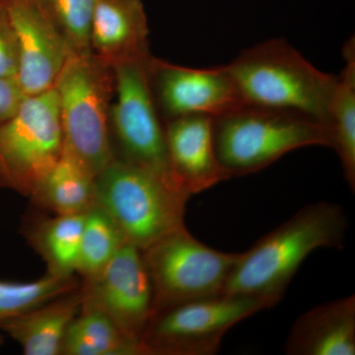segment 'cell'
<instances>
[{"label":"cell","mask_w":355,"mask_h":355,"mask_svg":"<svg viewBox=\"0 0 355 355\" xmlns=\"http://www.w3.org/2000/svg\"><path fill=\"white\" fill-rule=\"evenodd\" d=\"M347 229L340 205L329 202L306 205L243 252L224 293L277 304L311 253L322 248L343 249Z\"/></svg>","instance_id":"cell-1"},{"label":"cell","mask_w":355,"mask_h":355,"mask_svg":"<svg viewBox=\"0 0 355 355\" xmlns=\"http://www.w3.org/2000/svg\"><path fill=\"white\" fill-rule=\"evenodd\" d=\"M226 67L243 106L299 114L330 130L338 76L318 69L284 39L247 49Z\"/></svg>","instance_id":"cell-2"},{"label":"cell","mask_w":355,"mask_h":355,"mask_svg":"<svg viewBox=\"0 0 355 355\" xmlns=\"http://www.w3.org/2000/svg\"><path fill=\"white\" fill-rule=\"evenodd\" d=\"M114 67L90 53L72 55L58 76V97L64 148L97 177L116 159L111 135Z\"/></svg>","instance_id":"cell-3"},{"label":"cell","mask_w":355,"mask_h":355,"mask_svg":"<svg viewBox=\"0 0 355 355\" xmlns=\"http://www.w3.org/2000/svg\"><path fill=\"white\" fill-rule=\"evenodd\" d=\"M214 146L230 178L261 171L308 146L331 147L328 128L299 114L241 106L214 119Z\"/></svg>","instance_id":"cell-4"},{"label":"cell","mask_w":355,"mask_h":355,"mask_svg":"<svg viewBox=\"0 0 355 355\" xmlns=\"http://www.w3.org/2000/svg\"><path fill=\"white\" fill-rule=\"evenodd\" d=\"M189 198L154 173L118 158L96 177V205L141 251L186 226Z\"/></svg>","instance_id":"cell-5"},{"label":"cell","mask_w":355,"mask_h":355,"mask_svg":"<svg viewBox=\"0 0 355 355\" xmlns=\"http://www.w3.org/2000/svg\"><path fill=\"white\" fill-rule=\"evenodd\" d=\"M153 57L150 53L113 67L116 87L111 135L114 154L116 158L148 170L182 191L173 178L165 121L151 88Z\"/></svg>","instance_id":"cell-6"},{"label":"cell","mask_w":355,"mask_h":355,"mask_svg":"<svg viewBox=\"0 0 355 355\" xmlns=\"http://www.w3.org/2000/svg\"><path fill=\"white\" fill-rule=\"evenodd\" d=\"M241 254L212 249L186 226L146 248L142 254L153 284V316L176 305L223 294Z\"/></svg>","instance_id":"cell-7"},{"label":"cell","mask_w":355,"mask_h":355,"mask_svg":"<svg viewBox=\"0 0 355 355\" xmlns=\"http://www.w3.org/2000/svg\"><path fill=\"white\" fill-rule=\"evenodd\" d=\"M64 149L55 89L26 96L0 125V187L31 197Z\"/></svg>","instance_id":"cell-8"},{"label":"cell","mask_w":355,"mask_h":355,"mask_svg":"<svg viewBox=\"0 0 355 355\" xmlns=\"http://www.w3.org/2000/svg\"><path fill=\"white\" fill-rule=\"evenodd\" d=\"M272 307L263 299L219 294L156 313L142 336L146 355H212L231 328Z\"/></svg>","instance_id":"cell-9"},{"label":"cell","mask_w":355,"mask_h":355,"mask_svg":"<svg viewBox=\"0 0 355 355\" xmlns=\"http://www.w3.org/2000/svg\"><path fill=\"white\" fill-rule=\"evenodd\" d=\"M79 292L83 306L100 311L142 345L153 316V289L141 250L125 243L108 265L83 279Z\"/></svg>","instance_id":"cell-10"},{"label":"cell","mask_w":355,"mask_h":355,"mask_svg":"<svg viewBox=\"0 0 355 355\" xmlns=\"http://www.w3.org/2000/svg\"><path fill=\"white\" fill-rule=\"evenodd\" d=\"M150 83L165 123L197 114L214 119L243 106L226 65L191 69L153 57Z\"/></svg>","instance_id":"cell-11"},{"label":"cell","mask_w":355,"mask_h":355,"mask_svg":"<svg viewBox=\"0 0 355 355\" xmlns=\"http://www.w3.org/2000/svg\"><path fill=\"white\" fill-rule=\"evenodd\" d=\"M4 3L19 51L16 80L26 96L50 90L71 51L34 0H4Z\"/></svg>","instance_id":"cell-12"},{"label":"cell","mask_w":355,"mask_h":355,"mask_svg":"<svg viewBox=\"0 0 355 355\" xmlns=\"http://www.w3.org/2000/svg\"><path fill=\"white\" fill-rule=\"evenodd\" d=\"M166 141L173 178L189 197L230 179L217 158L214 118L186 116L166 121Z\"/></svg>","instance_id":"cell-13"},{"label":"cell","mask_w":355,"mask_h":355,"mask_svg":"<svg viewBox=\"0 0 355 355\" xmlns=\"http://www.w3.org/2000/svg\"><path fill=\"white\" fill-rule=\"evenodd\" d=\"M142 0H96L91 53L114 67L150 53Z\"/></svg>","instance_id":"cell-14"},{"label":"cell","mask_w":355,"mask_h":355,"mask_svg":"<svg viewBox=\"0 0 355 355\" xmlns=\"http://www.w3.org/2000/svg\"><path fill=\"white\" fill-rule=\"evenodd\" d=\"M286 352L289 355H354V295L301 315L289 331Z\"/></svg>","instance_id":"cell-15"},{"label":"cell","mask_w":355,"mask_h":355,"mask_svg":"<svg viewBox=\"0 0 355 355\" xmlns=\"http://www.w3.org/2000/svg\"><path fill=\"white\" fill-rule=\"evenodd\" d=\"M79 288L9 319L0 321L3 331L26 355H60L70 324L81 309Z\"/></svg>","instance_id":"cell-16"},{"label":"cell","mask_w":355,"mask_h":355,"mask_svg":"<svg viewBox=\"0 0 355 355\" xmlns=\"http://www.w3.org/2000/svg\"><path fill=\"white\" fill-rule=\"evenodd\" d=\"M30 198L60 216L86 214L96 205V176L64 148Z\"/></svg>","instance_id":"cell-17"},{"label":"cell","mask_w":355,"mask_h":355,"mask_svg":"<svg viewBox=\"0 0 355 355\" xmlns=\"http://www.w3.org/2000/svg\"><path fill=\"white\" fill-rule=\"evenodd\" d=\"M85 214L42 217L25 230L26 238L46 266V275L74 277Z\"/></svg>","instance_id":"cell-18"},{"label":"cell","mask_w":355,"mask_h":355,"mask_svg":"<svg viewBox=\"0 0 355 355\" xmlns=\"http://www.w3.org/2000/svg\"><path fill=\"white\" fill-rule=\"evenodd\" d=\"M345 69L338 76L331 105V147L342 164L343 176L350 189L355 188V41L343 49Z\"/></svg>","instance_id":"cell-19"},{"label":"cell","mask_w":355,"mask_h":355,"mask_svg":"<svg viewBox=\"0 0 355 355\" xmlns=\"http://www.w3.org/2000/svg\"><path fill=\"white\" fill-rule=\"evenodd\" d=\"M64 355H146L142 345L128 338L106 315L81 304L62 345Z\"/></svg>","instance_id":"cell-20"},{"label":"cell","mask_w":355,"mask_h":355,"mask_svg":"<svg viewBox=\"0 0 355 355\" xmlns=\"http://www.w3.org/2000/svg\"><path fill=\"white\" fill-rule=\"evenodd\" d=\"M128 243L111 216L94 205L84 217L76 273L83 279L92 277L108 265Z\"/></svg>","instance_id":"cell-21"},{"label":"cell","mask_w":355,"mask_h":355,"mask_svg":"<svg viewBox=\"0 0 355 355\" xmlns=\"http://www.w3.org/2000/svg\"><path fill=\"white\" fill-rule=\"evenodd\" d=\"M72 55L91 53L90 31L96 0H34Z\"/></svg>","instance_id":"cell-22"},{"label":"cell","mask_w":355,"mask_h":355,"mask_svg":"<svg viewBox=\"0 0 355 355\" xmlns=\"http://www.w3.org/2000/svg\"><path fill=\"white\" fill-rule=\"evenodd\" d=\"M79 286L74 277L62 279L50 275L30 282H0V321L35 309Z\"/></svg>","instance_id":"cell-23"},{"label":"cell","mask_w":355,"mask_h":355,"mask_svg":"<svg viewBox=\"0 0 355 355\" xmlns=\"http://www.w3.org/2000/svg\"><path fill=\"white\" fill-rule=\"evenodd\" d=\"M19 69V51L12 23L4 0H0V78L16 79Z\"/></svg>","instance_id":"cell-24"},{"label":"cell","mask_w":355,"mask_h":355,"mask_svg":"<svg viewBox=\"0 0 355 355\" xmlns=\"http://www.w3.org/2000/svg\"><path fill=\"white\" fill-rule=\"evenodd\" d=\"M26 95L13 78H0V125L17 113Z\"/></svg>","instance_id":"cell-25"},{"label":"cell","mask_w":355,"mask_h":355,"mask_svg":"<svg viewBox=\"0 0 355 355\" xmlns=\"http://www.w3.org/2000/svg\"><path fill=\"white\" fill-rule=\"evenodd\" d=\"M2 343H3V338H2V336H0V345H2Z\"/></svg>","instance_id":"cell-26"}]
</instances>
